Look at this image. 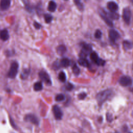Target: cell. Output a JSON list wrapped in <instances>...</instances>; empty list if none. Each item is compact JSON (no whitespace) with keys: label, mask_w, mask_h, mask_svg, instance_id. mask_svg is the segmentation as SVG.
Returning <instances> with one entry per match:
<instances>
[{"label":"cell","mask_w":133,"mask_h":133,"mask_svg":"<svg viewBox=\"0 0 133 133\" xmlns=\"http://www.w3.org/2000/svg\"><path fill=\"white\" fill-rule=\"evenodd\" d=\"M113 95V91L111 89H105L100 91L96 96V99L99 106H101L104 102L109 99Z\"/></svg>","instance_id":"6da1fadb"},{"label":"cell","mask_w":133,"mask_h":133,"mask_svg":"<svg viewBox=\"0 0 133 133\" xmlns=\"http://www.w3.org/2000/svg\"><path fill=\"white\" fill-rule=\"evenodd\" d=\"M18 69H19V64L18 62L16 61H13L11 63L9 70L8 72V77L11 79L15 78L18 74Z\"/></svg>","instance_id":"7a4b0ae2"},{"label":"cell","mask_w":133,"mask_h":133,"mask_svg":"<svg viewBox=\"0 0 133 133\" xmlns=\"http://www.w3.org/2000/svg\"><path fill=\"white\" fill-rule=\"evenodd\" d=\"M90 59L94 61L97 65L99 66H103L105 63V60L100 58L98 55L95 51L91 52L90 54Z\"/></svg>","instance_id":"3957f363"},{"label":"cell","mask_w":133,"mask_h":133,"mask_svg":"<svg viewBox=\"0 0 133 133\" xmlns=\"http://www.w3.org/2000/svg\"><path fill=\"white\" fill-rule=\"evenodd\" d=\"M39 77L44 82L46 85L49 86L51 85L52 84L51 79L50 78V77L49 75L47 73V72L44 70H41L39 72Z\"/></svg>","instance_id":"277c9868"},{"label":"cell","mask_w":133,"mask_h":133,"mask_svg":"<svg viewBox=\"0 0 133 133\" xmlns=\"http://www.w3.org/2000/svg\"><path fill=\"white\" fill-rule=\"evenodd\" d=\"M98 11H99V14L100 17L104 20V21L106 23V24L108 26H109L110 27H112L113 26V22L111 21V19L109 17L108 15H107V12L105 10H104L101 8H99Z\"/></svg>","instance_id":"5b68a950"},{"label":"cell","mask_w":133,"mask_h":133,"mask_svg":"<svg viewBox=\"0 0 133 133\" xmlns=\"http://www.w3.org/2000/svg\"><path fill=\"white\" fill-rule=\"evenodd\" d=\"M92 51V47L90 44L86 43H83L82 48L80 53V57L86 58V57L90 54Z\"/></svg>","instance_id":"8992f818"},{"label":"cell","mask_w":133,"mask_h":133,"mask_svg":"<svg viewBox=\"0 0 133 133\" xmlns=\"http://www.w3.org/2000/svg\"><path fill=\"white\" fill-rule=\"evenodd\" d=\"M122 17L124 22L129 25L130 23L131 18V11L129 7H125L123 9Z\"/></svg>","instance_id":"52a82bcc"},{"label":"cell","mask_w":133,"mask_h":133,"mask_svg":"<svg viewBox=\"0 0 133 133\" xmlns=\"http://www.w3.org/2000/svg\"><path fill=\"white\" fill-rule=\"evenodd\" d=\"M24 120L26 122L31 123L36 126L39 125V120L38 118L33 114H26L24 117Z\"/></svg>","instance_id":"ba28073f"},{"label":"cell","mask_w":133,"mask_h":133,"mask_svg":"<svg viewBox=\"0 0 133 133\" xmlns=\"http://www.w3.org/2000/svg\"><path fill=\"white\" fill-rule=\"evenodd\" d=\"M118 83L122 86H129L132 84V79L128 76H122L119 78Z\"/></svg>","instance_id":"9c48e42d"},{"label":"cell","mask_w":133,"mask_h":133,"mask_svg":"<svg viewBox=\"0 0 133 133\" xmlns=\"http://www.w3.org/2000/svg\"><path fill=\"white\" fill-rule=\"evenodd\" d=\"M52 112L55 118L57 120H60L63 117V112L61 108L57 105H54L52 107Z\"/></svg>","instance_id":"30bf717a"},{"label":"cell","mask_w":133,"mask_h":133,"mask_svg":"<svg viewBox=\"0 0 133 133\" xmlns=\"http://www.w3.org/2000/svg\"><path fill=\"white\" fill-rule=\"evenodd\" d=\"M109 36L111 42L112 43H115V42L120 37V35L116 30L111 29L109 31Z\"/></svg>","instance_id":"8fae6325"},{"label":"cell","mask_w":133,"mask_h":133,"mask_svg":"<svg viewBox=\"0 0 133 133\" xmlns=\"http://www.w3.org/2000/svg\"><path fill=\"white\" fill-rule=\"evenodd\" d=\"M11 5V0H0V9L2 11L8 10Z\"/></svg>","instance_id":"7c38bea8"},{"label":"cell","mask_w":133,"mask_h":133,"mask_svg":"<svg viewBox=\"0 0 133 133\" xmlns=\"http://www.w3.org/2000/svg\"><path fill=\"white\" fill-rule=\"evenodd\" d=\"M58 62V64L59 65V68H66L68 67L70 64H71V61L70 60L67 58H63L60 60L59 62Z\"/></svg>","instance_id":"4fadbf2b"},{"label":"cell","mask_w":133,"mask_h":133,"mask_svg":"<svg viewBox=\"0 0 133 133\" xmlns=\"http://www.w3.org/2000/svg\"><path fill=\"white\" fill-rule=\"evenodd\" d=\"M107 7L111 12H116L118 9L117 4L113 1L109 2L107 3Z\"/></svg>","instance_id":"5bb4252c"},{"label":"cell","mask_w":133,"mask_h":133,"mask_svg":"<svg viewBox=\"0 0 133 133\" xmlns=\"http://www.w3.org/2000/svg\"><path fill=\"white\" fill-rule=\"evenodd\" d=\"M0 38L3 41H6L9 38V34L6 29H3L0 31Z\"/></svg>","instance_id":"9a60e30c"},{"label":"cell","mask_w":133,"mask_h":133,"mask_svg":"<svg viewBox=\"0 0 133 133\" xmlns=\"http://www.w3.org/2000/svg\"><path fill=\"white\" fill-rule=\"evenodd\" d=\"M78 62L80 65L84 67H89L90 65L89 61L86 58L80 57V58L78 60Z\"/></svg>","instance_id":"2e32d148"},{"label":"cell","mask_w":133,"mask_h":133,"mask_svg":"<svg viewBox=\"0 0 133 133\" xmlns=\"http://www.w3.org/2000/svg\"><path fill=\"white\" fill-rule=\"evenodd\" d=\"M57 8V4L56 3L53 1H51L49 2L48 6V10L50 12H54Z\"/></svg>","instance_id":"e0dca14e"},{"label":"cell","mask_w":133,"mask_h":133,"mask_svg":"<svg viewBox=\"0 0 133 133\" xmlns=\"http://www.w3.org/2000/svg\"><path fill=\"white\" fill-rule=\"evenodd\" d=\"M30 70L29 69H24L21 73L20 77L22 79H25L28 78V76L30 74Z\"/></svg>","instance_id":"ac0fdd59"},{"label":"cell","mask_w":133,"mask_h":133,"mask_svg":"<svg viewBox=\"0 0 133 133\" xmlns=\"http://www.w3.org/2000/svg\"><path fill=\"white\" fill-rule=\"evenodd\" d=\"M21 1H22L23 4H24L26 10L27 11H28L29 12H32V10H33V9H32V6L30 5L29 0H21Z\"/></svg>","instance_id":"d6986e66"},{"label":"cell","mask_w":133,"mask_h":133,"mask_svg":"<svg viewBox=\"0 0 133 133\" xmlns=\"http://www.w3.org/2000/svg\"><path fill=\"white\" fill-rule=\"evenodd\" d=\"M123 46L125 50L131 49L132 47V43L129 41H124L123 43Z\"/></svg>","instance_id":"ffe728a7"},{"label":"cell","mask_w":133,"mask_h":133,"mask_svg":"<svg viewBox=\"0 0 133 133\" xmlns=\"http://www.w3.org/2000/svg\"><path fill=\"white\" fill-rule=\"evenodd\" d=\"M66 48L64 45H61L58 46V47L57 48V52L58 54L60 55H63L66 52Z\"/></svg>","instance_id":"44dd1931"},{"label":"cell","mask_w":133,"mask_h":133,"mask_svg":"<svg viewBox=\"0 0 133 133\" xmlns=\"http://www.w3.org/2000/svg\"><path fill=\"white\" fill-rule=\"evenodd\" d=\"M43 88L42 83L41 82H37L35 83H34L33 85V89L36 91H41L42 90Z\"/></svg>","instance_id":"7402d4cb"},{"label":"cell","mask_w":133,"mask_h":133,"mask_svg":"<svg viewBox=\"0 0 133 133\" xmlns=\"http://www.w3.org/2000/svg\"><path fill=\"white\" fill-rule=\"evenodd\" d=\"M107 15H108L110 19H112L114 20L118 19L119 18V15L118 14H117L116 12H110L107 13Z\"/></svg>","instance_id":"603a6c76"},{"label":"cell","mask_w":133,"mask_h":133,"mask_svg":"<svg viewBox=\"0 0 133 133\" xmlns=\"http://www.w3.org/2000/svg\"><path fill=\"white\" fill-rule=\"evenodd\" d=\"M58 78L61 82H65L66 80L65 73L63 71L60 72L58 75Z\"/></svg>","instance_id":"cb8c5ba5"},{"label":"cell","mask_w":133,"mask_h":133,"mask_svg":"<svg viewBox=\"0 0 133 133\" xmlns=\"http://www.w3.org/2000/svg\"><path fill=\"white\" fill-rule=\"evenodd\" d=\"M72 71L75 75L78 76L79 74L80 69L75 63L74 64V65L72 66Z\"/></svg>","instance_id":"d4e9b609"},{"label":"cell","mask_w":133,"mask_h":133,"mask_svg":"<svg viewBox=\"0 0 133 133\" xmlns=\"http://www.w3.org/2000/svg\"><path fill=\"white\" fill-rule=\"evenodd\" d=\"M44 18L45 22H46L47 23H50V22L52 21V19H53L52 16L51 15L48 14H44Z\"/></svg>","instance_id":"484cf974"},{"label":"cell","mask_w":133,"mask_h":133,"mask_svg":"<svg viewBox=\"0 0 133 133\" xmlns=\"http://www.w3.org/2000/svg\"><path fill=\"white\" fill-rule=\"evenodd\" d=\"M65 99V97L64 96V95L62 94H58L56 97H55V100L56 101H58V102H60V101H62L63 100H64Z\"/></svg>","instance_id":"4316f807"},{"label":"cell","mask_w":133,"mask_h":133,"mask_svg":"<svg viewBox=\"0 0 133 133\" xmlns=\"http://www.w3.org/2000/svg\"><path fill=\"white\" fill-rule=\"evenodd\" d=\"M73 88H74L73 85L70 83H67L64 86V89L66 91H71L73 90Z\"/></svg>","instance_id":"83f0119b"},{"label":"cell","mask_w":133,"mask_h":133,"mask_svg":"<svg viewBox=\"0 0 133 133\" xmlns=\"http://www.w3.org/2000/svg\"><path fill=\"white\" fill-rule=\"evenodd\" d=\"M74 2L79 9L82 10L83 9V5L81 0H74Z\"/></svg>","instance_id":"f1b7e54d"},{"label":"cell","mask_w":133,"mask_h":133,"mask_svg":"<svg viewBox=\"0 0 133 133\" xmlns=\"http://www.w3.org/2000/svg\"><path fill=\"white\" fill-rule=\"evenodd\" d=\"M95 37L97 39H100L102 36V32L100 30H97L94 34Z\"/></svg>","instance_id":"f546056e"},{"label":"cell","mask_w":133,"mask_h":133,"mask_svg":"<svg viewBox=\"0 0 133 133\" xmlns=\"http://www.w3.org/2000/svg\"><path fill=\"white\" fill-rule=\"evenodd\" d=\"M86 96H87V95L85 92H81L78 95V98L80 100H83L85 98Z\"/></svg>","instance_id":"4dcf8cb0"},{"label":"cell","mask_w":133,"mask_h":133,"mask_svg":"<svg viewBox=\"0 0 133 133\" xmlns=\"http://www.w3.org/2000/svg\"><path fill=\"white\" fill-rule=\"evenodd\" d=\"M107 119L108 121L111 122L113 119V116L112 114H110L109 113L107 114Z\"/></svg>","instance_id":"1f68e13d"},{"label":"cell","mask_w":133,"mask_h":133,"mask_svg":"<svg viewBox=\"0 0 133 133\" xmlns=\"http://www.w3.org/2000/svg\"><path fill=\"white\" fill-rule=\"evenodd\" d=\"M9 120H10V123L11 125L12 126V127L14 128H15V129H17V126H16V125L15 124V123L14 120L12 119V118H11V117H10Z\"/></svg>","instance_id":"d6a6232c"},{"label":"cell","mask_w":133,"mask_h":133,"mask_svg":"<svg viewBox=\"0 0 133 133\" xmlns=\"http://www.w3.org/2000/svg\"><path fill=\"white\" fill-rule=\"evenodd\" d=\"M33 25L34 26V27L36 29H39L41 28V25L37 22H36V21H34V23H33Z\"/></svg>","instance_id":"836d02e7"},{"label":"cell","mask_w":133,"mask_h":133,"mask_svg":"<svg viewBox=\"0 0 133 133\" xmlns=\"http://www.w3.org/2000/svg\"><path fill=\"white\" fill-rule=\"evenodd\" d=\"M1 98H0V102H1Z\"/></svg>","instance_id":"e575fe53"},{"label":"cell","mask_w":133,"mask_h":133,"mask_svg":"<svg viewBox=\"0 0 133 133\" xmlns=\"http://www.w3.org/2000/svg\"><path fill=\"white\" fill-rule=\"evenodd\" d=\"M115 133H118V132H115Z\"/></svg>","instance_id":"d590c367"},{"label":"cell","mask_w":133,"mask_h":133,"mask_svg":"<svg viewBox=\"0 0 133 133\" xmlns=\"http://www.w3.org/2000/svg\"><path fill=\"white\" fill-rule=\"evenodd\" d=\"M129 133H131V132H129Z\"/></svg>","instance_id":"8d00e7d4"}]
</instances>
